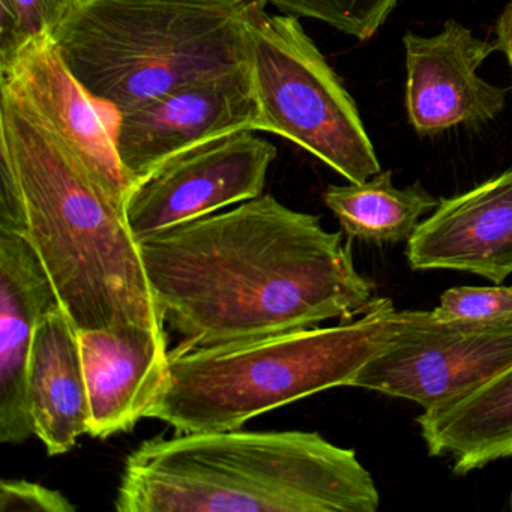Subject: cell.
Returning a JSON list of instances; mask_svg holds the SVG:
<instances>
[{"mask_svg":"<svg viewBox=\"0 0 512 512\" xmlns=\"http://www.w3.org/2000/svg\"><path fill=\"white\" fill-rule=\"evenodd\" d=\"M413 269H451L502 284L512 274V169L440 200L407 241Z\"/></svg>","mask_w":512,"mask_h":512,"instance_id":"cell-12","label":"cell"},{"mask_svg":"<svg viewBox=\"0 0 512 512\" xmlns=\"http://www.w3.org/2000/svg\"><path fill=\"white\" fill-rule=\"evenodd\" d=\"M496 47L505 55L512 71V0L503 8L499 19H497Z\"/></svg>","mask_w":512,"mask_h":512,"instance_id":"cell-22","label":"cell"},{"mask_svg":"<svg viewBox=\"0 0 512 512\" xmlns=\"http://www.w3.org/2000/svg\"><path fill=\"white\" fill-rule=\"evenodd\" d=\"M58 295L31 242L0 229V442L17 445L34 434L29 361L38 323Z\"/></svg>","mask_w":512,"mask_h":512,"instance_id":"cell-13","label":"cell"},{"mask_svg":"<svg viewBox=\"0 0 512 512\" xmlns=\"http://www.w3.org/2000/svg\"><path fill=\"white\" fill-rule=\"evenodd\" d=\"M253 133L199 143L140 179L125 206L136 241L262 196L277 148Z\"/></svg>","mask_w":512,"mask_h":512,"instance_id":"cell-8","label":"cell"},{"mask_svg":"<svg viewBox=\"0 0 512 512\" xmlns=\"http://www.w3.org/2000/svg\"><path fill=\"white\" fill-rule=\"evenodd\" d=\"M431 313L443 323L511 325L512 286L452 287Z\"/></svg>","mask_w":512,"mask_h":512,"instance_id":"cell-20","label":"cell"},{"mask_svg":"<svg viewBox=\"0 0 512 512\" xmlns=\"http://www.w3.org/2000/svg\"><path fill=\"white\" fill-rule=\"evenodd\" d=\"M89 400V436L128 433L145 418L169 373L166 334L79 331Z\"/></svg>","mask_w":512,"mask_h":512,"instance_id":"cell-14","label":"cell"},{"mask_svg":"<svg viewBox=\"0 0 512 512\" xmlns=\"http://www.w3.org/2000/svg\"><path fill=\"white\" fill-rule=\"evenodd\" d=\"M0 172L16 185L22 235L79 331L139 328L166 334L128 226V197L5 95H0Z\"/></svg>","mask_w":512,"mask_h":512,"instance_id":"cell-2","label":"cell"},{"mask_svg":"<svg viewBox=\"0 0 512 512\" xmlns=\"http://www.w3.org/2000/svg\"><path fill=\"white\" fill-rule=\"evenodd\" d=\"M418 424L430 455L452 457L457 475L512 457V367L466 397L424 410Z\"/></svg>","mask_w":512,"mask_h":512,"instance_id":"cell-16","label":"cell"},{"mask_svg":"<svg viewBox=\"0 0 512 512\" xmlns=\"http://www.w3.org/2000/svg\"><path fill=\"white\" fill-rule=\"evenodd\" d=\"M509 508L512 509V493L511 496H509Z\"/></svg>","mask_w":512,"mask_h":512,"instance_id":"cell-23","label":"cell"},{"mask_svg":"<svg viewBox=\"0 0 512 512\" xmlns=\"http://www.w3.org/2000/svg\"><path fill=\"white\" fill-rule=\"evenodd\" d=\"M248 17L250 65L260 107L259 131L301 146L349 182L382 172L358 107L325 56L289 14Z\"/></svg>","mask_w":512,"mask_h":512,"instance_id":"cell-6","label":"cell"},{"mask_svg":"<svg viewBox=\"0 0 512 512\" xmlns=\"http://www.w3.org/2000/svg\"><path fill=\"white\" fill-rule=\"evenodd\" d=\"M413 310L391 299L331 328L281 332L218 347L169 352V373L145 418L178 433L239 430L278 407L338 386L355 385L362 368L409 326Z\"/></svg>","mask_w":512,"mask_h":512,"instance_id":"cell-4","label":"cell"},{"mask_svg":"<svg viewBox=\"0 0 512 512\" xmlns=\"http://www.w3.org/2000/svg\"><path fill=\"white\" fill-rule=\"evenodd\" d=\"M380 494L353 449L316 431L155 436L130 452L118 512H376Z\"/></svg>","mask_w":512,"mask_h":512,"instance_id":"cell-3","label":"cell"},{"mask_svg":"<svg viewBox=\"0 0 512 512\" xmlns=\"http://www.w3.org/2000/svg\"><path fill=\"white\" fill-rule=\"evenodd\" d=\"M403 44L407 118L419 136L479 127L505 109V89L478 76V68L497 50L496 44L479 40L454 20L433 37L407 32Z\"/></svg>","mask_w":512,"mask_h":512,"instance_id":"cell-10","label":"cell"},{"mask_svg":"<svg viewBox=\"0 0 512 512\" xmlns=\"http://www.w3.org/2000/svg\"><path fill=\"white\" fill-rule=\"evenodd\" d=\"M280 13L319 20L359 41L374 37L398 0H266Z\"/></svg>","mask_w":512,"mask_h":512,"instance_id":"cell-19","label":"cell"},{"mask_svg":"<svg viewBox=\"0 0 512 512\" xmlns=\"http://www.w3.org/2000/svg\"><path fill=\"white\" fill-rule=\"evenodd\" d=\"M76 506L61 491L26 479L0 482V512H74Z\"/></svg>","mask_w":512,"mask_h":512,"instance_id":"cell-21","label":"cell"},{"mask_svg":"<svg viewBox=\"0 0 512 512\" xmlns=\"http://www.w3.org/2000/svg\"><path fill=\"white\" fill-rule=\"evenodd\" d=\"M0 95L58 136L92 172L128 197L131 182L97 101L65 64L53 38L28 44L0 65Z\"/></svg>","mask_w":512,"mask_h":512,"instance_id":"cell-11","label":"cell"},{"mask_svg":"<svg viewBox=\"0 0 512 512\" xmlns=\"http://www.w3.org/2000/svg\"><path fill=\"white\" fill-rule=\"evenodd\" d=\"M323 200L350 238L373 244L409 241L421 218L440 202L419 184L395 187L391 172L377 173L361 184L331 185Z\"/></svg>","mask_w":512,"mask_h":512,"instance_id":"cell-17","label":"cell"},{"mask_svg":"<svg viewBox=\"0 0 512 512\" xmlns=\"http://www.w3.org/2000/svg\"><path fill=\"white\" fill-rule=\"evenodd\" d=\"M178 349L218 347L349 322L377 298L341 233L259 196L137 241Z\"/></svg>","mask_w":512,"mask_h":512,"instance_id":"cell-1","label":"cell"},{"mask_svg":"<svg viewBox=\"0 0 512 512\" xmlns=\"http://www.w3.org/2000/svg\"><path fill=\"white\" fill-rule=\"evenodd\" d=\"M257 0H89L53 35L80 85L116 115L250 64Z\"/></svg>","mask_w":512,"mask_h":512,"instance_id":"cell-5","label":"cell"},{"mask_svg":"<svg viewBox=\"0 0 512 512\" xmlns=\"http://www.w3.org/2000/svg\"><path fill=\"white\" fill-rule=\"evenodd\" d=\"M89 0H0V65L28 44L53 38Z\"/></svg>","mask_w":512,"mask_h":512,"instance_id":"cell-18","label":"cell"},{"mask_svg":"<svg viewBox=\"0 0 512 512\" xmlns=\"http://www.w3.org/2000/svg\"><path fill=\"white\" fill-rule=\"evenodd\" d=\"M509 367L512 323H443L431 311H415L409 326L362 368L353 386L431 410L472 394Z\"/></svg>","mask_w":512,"mask_h":512,"instance_id":"cell-7","label":"cell"},{"mask_svg":"<svg viewBox=\"0 0 512 512\" xmlns=\"http://www.w3.org/2000/svg\"><path fill=\"white\" fill-rule=\"evenodd\" d=\"M251 65L172 89L113 125L116 152L131 187L185 149L236 131H259Z\"/></svg>","mask_w":512,"mask_h":512,"instance_id":"cell-9","label":"cell"},{"mask_svg":"<svg viewBox=\"0 0 512 512\" xmlns=\"http://www.w3.org/2000/svg\"><path fill=\"white\" fill-rule=\"evenodd\" d=\"M28 382L35 436L50 457L67 454L89 433V400L79 329L62 305L38 323Z\"/></svg>","mask_w":512,"mask_h":512,"instance_id":"cell-15","label":"cell"}]
</instances>
